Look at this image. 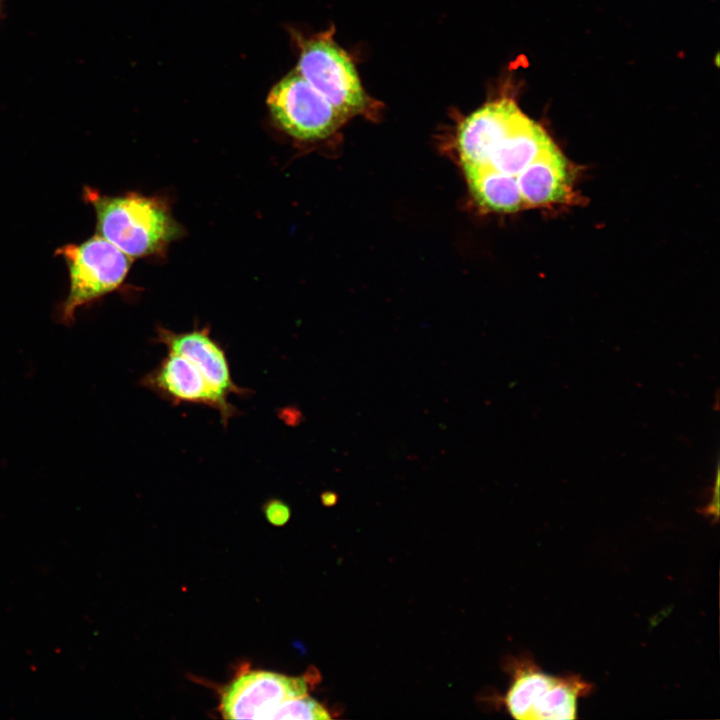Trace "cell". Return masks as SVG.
<instances>
[{"instance_id": "obj_11", "label": "cell", "mask_w": 720, "mask_h": 720, "mask_svg": "<svg viewBox=\"0 0 720 720\" xmlns=\"http://www.w3.org/2000/svg\"><path fill=\"white\" fill-rule=\"evenodd\" d=\"M266 515L274 523L282 524L289 518V508L281 501H270L265 508Z\"/></svg>"}, {"instance_id": "obj_9", "label": "cell", "mask_w": 720, "mask_h": 720, "mask_svg": "<svg viewBox=\"0 0 720 720\" xmlns=\"http://www.w3.org/2000/svg\"><path fill=\"white\" fill-rule=\"evenodd\" d=\"M155 342L164 345L167 351L181 354L189 359L223 401L230 402L231 395L242 396L249 393L247 389L234 382L226 352L211 336L208 327L186 332H174L165 327H158Z\"/></svg>"}, {"instance_id": "obj_10", "label": "cell", "mask_w": 720, "mask_h": 720, "mask_svg": "<svg viewBox=\"0 0 720 720\" xmlns=\"http://www.w3.org/2000/svg\"><path fill=\"white\" fill-rule=\"evenodd\" d=\"M462 166L471 193L482 208L502 213L525 209L516 179L485 166Z\"/></svg>"}, {"instance_id": "obj_8", "label": "cell", "mask_w": 720, "mask_h": 720, "mask_svg": "<svg viewBox=\"0 0 720 720\" xmlns=\"http://www.w3.org/2000/svg\"><path fill=\"white\" fill-rule=\"evenodd\" d=\"M167 352L159 364L142 377L140 385L174 405L185 403L213 408L219 412L222 423L227 425L239 413L237 408L217 396L189 359L175 352Z\"/></svg>"}, {"instance_id": "obj_2", "label": "cell", "mask_w": 720, "mask_h": 720, "mask_svg": "<svg viewBox=\"0 0 720 720\" xmlns=\"http://www.w3.org/2000/svg\"><path fill=\"white\" fill-rule=\"evenodd\" d=\"M83 199L95 211L97 234L131 259L160 252L182 232L159 198L136 192L109 196L85 186Z\"/></svg>"}, {"instance_id": "obj_5", "label": "cell", "mask_w": 720, "mask_h": 720, "mask_svg": "<svg viewBox=\"0 0 720 720\" xmlns=\"http://www.w3.org/2000/svg\"><path fill=\"white\" fill-rule=\"evenodd\" d=\"M296 40V71L347 118L369 115L375 102L364 91L350 56L334 41L333 32Z\"/></svg>"}, {"instance_id": "obj_4", "label": "cell", "mask_w": 720, "mask_h": 720, "mask_svg": "<svg viewBox=\"0 0 720 720\" xmlns=\"http://www.w3.org/2000/svg\"><path fill=\"white\" fill-rule=\"evenodd\" d=\"M69 274L66 298L56 306V321L71 327L78 309L88 307L124 283L132 259L98 234L56 249Z\"/></svg>"}, {"instance_id": "obj_6", "label": "cell", "mask_w": 720, "mask_h": 720, "mask_svg": "<svg viewBox=\"0 0 720 720\" xmlns=\"http://www.w3.org/2000/svg\"><path fill=\"white\" fill-rule=\"evenodd\" d=\"M590 689L578 676H551L528 663L516 669L504 702L516 719H575L578 698Z\"/></svg>"}, {"instance_id": "obj_1", "label": "cell", "mask_w": 720, "mask_h": 720, "mask_svg": "<svg viewBox=\"0 0 720 720\" xmlns=\"http://www.w3.org/2000/svg\"><path fill=\"white\" fill-rule=\"evenodd\" d=\"M456 145L462 164L485 166L516 180L556 146L509 97L485 103L467 116L458 127Z\"/></svg>"}, {"instance_id": "obj_12", "label": "cell", "mask_w": 720, "mask_h": 720, "mask_svg": "<svg viewBox=\"0 0 720 720\" xmlns=\"http://www.w3.org/2000/svg\"><path fill=\"white\" fill-rule=\"evenodd\" d=\"M323 498H326V499H327L326 501H324V503H326V504H327V503H328V504H332V503H334L335 500H336V495L333 494V493H326V494L323 496Z\"/></svg>"}, {"instance_id": "obj_3", "label": "cell", "mask_w": 720, "mask_h": 720, "mask_svg": "<svg viewBox=\"0 0 720 720\" xmlns=\"http://www.w3.org/2000/svg\"><path fill=\"white\" fill-rule=\"evenodd\" d=\"M225 719H330L329 711L308 696L304 677L269 671L242 673L227 685L220 699Z\"/></svg>"}, {"instance_id": "obj_7", "label": "cell", "mask_w": 720, "mask_h": 720, "mask_svg": "<svg viewBox=\"0 0 720 720\" xmlns=\"http://www.w3.org/2000/svg\"><path fill=\"white\" fill-rule=\"evenodd\" d=\"M267 106L279 127L300 140L326 138L348 119L296 70L272 87Z\"/></svg>"}]
</instances>
